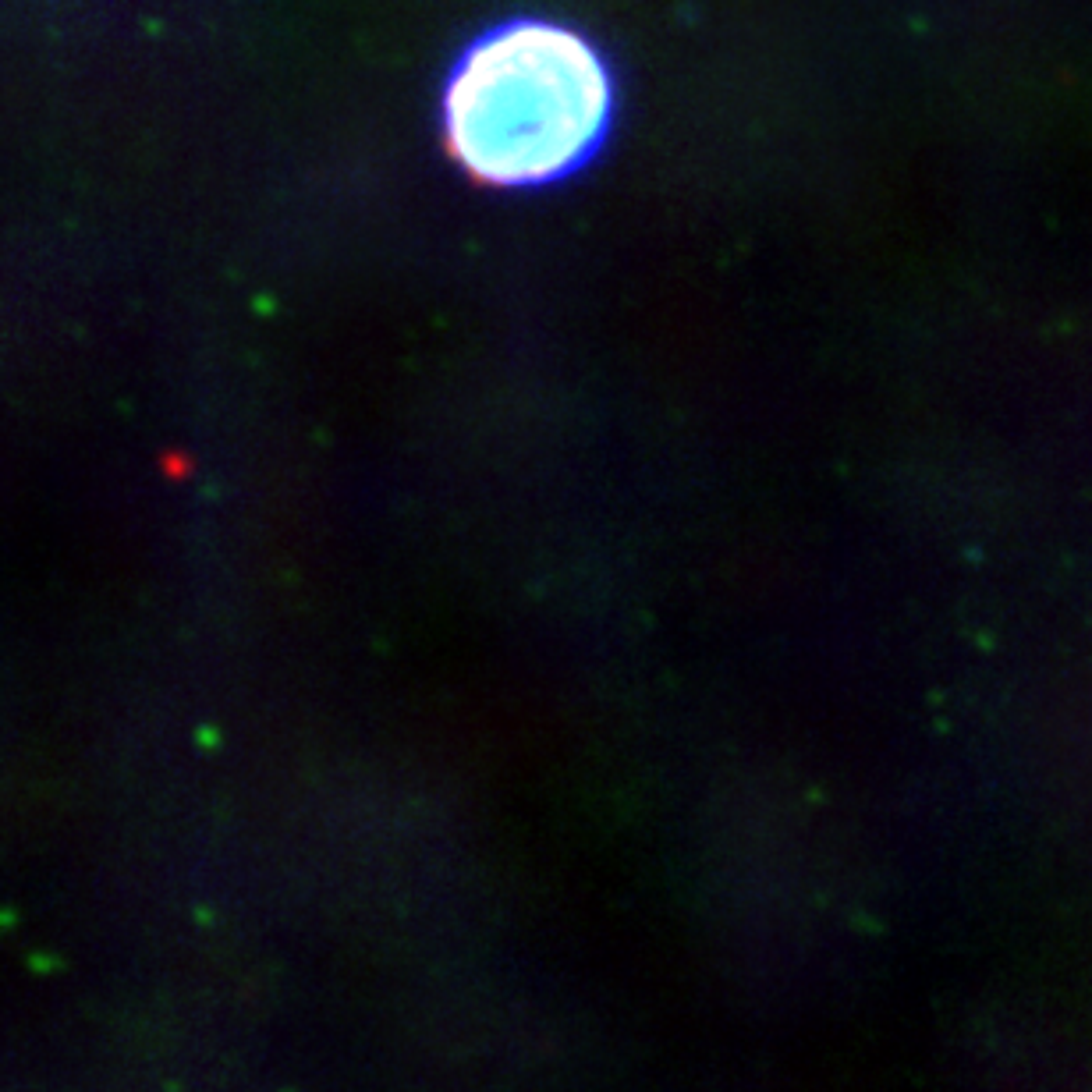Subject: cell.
Here are the masks:
<instances>
[{
    "instance_id": "1",
    "label": "cell",
    "mask_w": 1092,
    "mask_h": 1092,
    "mask_svg": "<svg viewBox=\"0 0 1092 1092\" xmlns=\"http://www.w3.org/2000/svg\"><path fill=\"white\" fill-rule=\"evenodd\" d=\"M617 117L611 61L582 28L518 15L454 57L440 93L447 157L486 188H546L586 171Z\"/></svg>"
}]
</instances>
